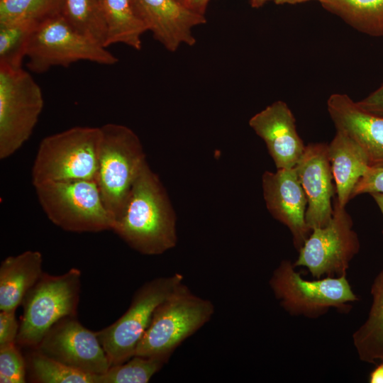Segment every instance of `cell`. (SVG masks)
<instances>
[{"instance_id": "obj_33", "label": "cell", "mask_w": 383, "mask_h": 383, "mask_svg": "<svg viewBox=\"0 0 383 383\" xmlns=\"http://www.w3.org/2000/svg\"><path fill=\"white\" fill-rule=\"evenodd\" d=\"M369 382L370 383H383V362H379L370 373Z\"/></svg>"}, {"instance_id": "obj_4", "label": "cell", "mask_w": 383, "mask_h": 383, "mask_svg": "<svg viewBox=\"0 0 383 383\" xmlns=\"http://www.w3.org/2000/svg\"><path fill=\"white\" fill-rule=\"evenodd\" d=\"M100 128L77 126L43 138L32 167V182L96 179Z\"/></svg>"}, {"instance_id": "obj_34", "label": "cell", "mask_w": 383, "mask_h": 383, "mask_svg": "<svg viewBox=\"0 0 383 383\" xmlns=\"http://www.w3.org/2000/svg\"><path fill=\"white\" fill-rule=\"evenodd\" d=\"M270 0H250V4L254 8H259ZM311 0H274L277 4H295Z\"/></svg>"}, {"instance_id": "obj_8", "label": "cell", "mask_w": 383, "mask_h": 383, "mask_svg": "<svg viewBox=\"0 0 383 383\" xmlns=\"http://www.w3.org/2000/svg\"><path fill=\"white\" fill-rule=\"evenodd\" d=\"M26 57L35 73H44L56 66L67 67L79 61L113 65L118 59L106 47L72 27L58 14L36 25L30 36Z\"/></svg>"}, {"instance_id": "obj_18", "label": "cell", "mask_w": 383, "mask_h": 383, "mask_svg": "<svg viewBox=\"0 0 383 383\" xmlns=\"http://www.w3.org/2000/svg\"><path fill=\"white\" fill-rule=\"evenodd\" d=\"M328 155L337 195L334 201L345 208L354 187L370 167L367 157L353 139L337 130L328 144Z\"/></svg>"}, {"instance_id": "obj_24", "label": "cell", "mask_w": 383, "mask_h": 383, "mask_svg": "<svg viewBox=\"0 0 383 383\" xmlns=\"http://www.w3.org/2000/svg\"><path fill=\"white\" fill-rule=\"evenodd\" d=\"M32 380L40 383H98L96 374L86 372L34 349L28 363Z\"/></svg>"}, {"instance_id": "obj_29", "label": "cell", "mask_w": 383, "mask_h": 383, "mask_svg": "<svg viewBox=\"0 0 383 383\" xmlns=\"http://www.w3.org/2000/svg\"><path fill=\"white\" fill-rule=\"evenodd\" d=\"M372 193L383 194V167H370L354 187L351 199L360 194Z\"/></svg>"}, {"instance_id": "obj_19", "label": "cell", "mask_w": 383, "mask_h": 383, "mask_svg": "<svg viewBox=\"0 0 383 383\" xmlns=\"http://www.w3.org/2000/svg\"><path fill=\"white\" fill-rule=\"evenodd\" d=\"M43 274V256L38 251L5 258L0 265V311H16Z\"/></svg>"}, {"instance_id": "obj_15", "label": "cell", "mask_w": 383, "mask_h": 383, "mask_svg": "<svg viewBox=\"0 0 383 383\" xmlns=\"http://www.w3.org/2000/svg\"><path fill=\"white\" fill-rule=\"evenodd\" d=\"M136 11L147 30L164 48L175 52L182 45L196 43L193 29L206 23L197 13L178 0H133Z\"/></svg>"}, {"instance_id": "obj_35", "label": "cell", "mask_w": 383, "mask_h": 383, "mask_svg": "<svg viewBox=\"0 0 383 383\" xmlns=\"http://www.w3.org/2000/svg\"><path fill=\"white\" fill-rule=\"evenodd\" d=\"M374 201L376 202L377 205L378 206L380 211L382 212L383 215V194L382 193H372L370 194ZM382 235H383V231H382Z\"/></svg>"}, {"instance_id": "obj_16", "label": "cell", "mask_w": 383, "mask_h": 383, "mask_svg": "<svg viewBox=\"0 0 383 383\" xmlns=\"http://www.w3.org/2000/svg\"><path fill=\"white\" fill-rule=\"evenodd\" d=\"M249 126L266 144L277 169L295 167L305 145L299 135L295 118L283 101H276L255 114Z\"/></svg>"}, {"instance_id": "obj_23", "label": "cell", "mask_w": 383, "mask_h": 383, "mask_svg": "<svg viewBox=\"0 0 383 383\" xmlns=\"http://www.w3.org/2000/svg\"><path fill=\"white\" fill-rule=\"evenodd\" d=\"M60 14L77 31L106 47L107 26L101 0H62Z\"/></svg>"}, {"instance_id": "obj_10", "label": "cell", "mask_w": 383, "mask_h": 383, "mask_svg": "<svg viewBox=\"0 0 383 383\" xmlns=\"http://www.w3.org/2000/svg\"><path fill=\"white\" fill-rule=\"evenodd\" d=\"M44 106L30 74L0 66V158L13 155L29 138Z\"/></svg>"}, {"instance_id": "obj_26", "label": "cell", "mask_w": 383, "mask_h": 383, "mask_svg": "<svg viewBox=\"0 0 383 383\" xmlns=\"http://www.w3.org/2000/svg\"><path fill=\"white\" fill-rule=\"evenodd\" d=\"M165 363L157 358L135 355L99 375L98 383H147Z\"/></svg>"}, {"instance_id": "obj_27", "label": "cell", "mask_w": 383, "mask_h": 383, "mask_svg": "<svg viewBox=\"0 0 383 383\" xmlns=\"http://www.w3.org/2000/svg\"><path fill=\"white\" fill-rule=\"evenodd\" d=\"M62 0H0V25L29 21L39 23L60 14Z\"/></svg>"}, {"instance_id": "obj_12", "label": "cell", "mask_w": 383, "mask_h": 383, "mask_svg": "<svg viewBox=\"0 0 383 383\" xmlns=\"http://www.w3.org/2000/svg\"><path fill=\"white\" fill-rule=\"evenodd\" d=\"M34 349L72 367L96 375L104 374L111 367L96 333L82 326L76 316L58 321Z\"/></svg>"}, {"instance_id": "obj_14", "label": "cell", "mask_w": 383, "mask_h": 383, "mask_svg": "<svg viewBox=\"0 0 383 383\" xmlns=\"http://www.w3.org/2000/svg\"><path fill=\"white\" fill-rule=\"evenodd\" d=\"M307 200L306 222L312 230L331 221L335 193L328 155V144L309 143L294 167Z\"/></svg>"}, {"instance_id": "obj_11", "label": "cell", "mask_w": 383, "mask_h": 383, "mask_svg": "<svg viewBox=\"0 0 383 383\" xmlns=\"http://www.w3.org/2000/svg\"><path fill=\"white\" fill-rule=\"evenodd\" d=\"M353 220L345 208L335 201L331 221L311 230L298 250L295 267H304L315 279L340 277L347 270L360 250V240L353 228Z\"/></svg>"}, {"instance_id": "obj_17", "label": "cell", "mask_w": 383, "mask_h": 383, "mask_svg": "<svg viewBox=\"0 0 383 383\" xmlns=\"http://www.w3.org/2000/svg\"><path fill=\"white\" fill-rule=\"evenodd\" d=\"M327 109L336 130L363 150L370 167H383V118L363 110L345 94H331Z\"/></svg>"}, {"instance_id": "obj_31", "label": "cell", "mask_w": 383, "mask_h": 383, "mask_svg": "<svg viewBox=\"0 0 383 383\" xmlns=\"http://www.w3.org/2000/svg\"><path fill=\"white\" fill-rule=\"evenodd\" d=\"M357 104L363 110L383 118V84Z\"/></svg>"}, {"instance_id": "obj_13", "label": "cell", "mask_w": 383, "mask_h": 383, "mask_svg": "<svg viewBox=\"0 0 383 383\" xmlns=\"http://www.w3.org/2000/svg\"><path fill=\"white\" fill-rule=\"evenodd\" d=\"M262 185L266 206L271 215L286 226L292 235L293 244L299 250L309 237L305 214L307 200L294 167L266 171Z\"/></svg>"}, {"instance_id": "obj_7", "label": "cell", "mask_w": 383, "mask_h": 383, "mask_svg": "<svg viewBox=\"0 0 383 383\" xmlns=\"http://www.w3.org/2000/svg\"><path fill=\"white\" fill-rule=\"evenodd\" d=\"M295 267L291 260H282L269 281L275 298L289 314L317 318L333 308L345 311L358 300L347 274L308 280Z\"/></svg>"}, {"instance_id": "obj_2", "label": "cell", "mask_w": 383, "mask_h": 383, "mask_svg": "<svg viewBox=\"0 0 383 383\" xmlns=\"http://www.w3.org/2000/svg\"><path fill=\"white\" fill-rule=\"evenodd\" d=\"M213 304L182 283L155 310L135 355L166 363L174 351L213 316Z\"/></svg>"}, {"instance_id": "obj_36", "label": "cell", "mask_w": 383, "mask_h": 383, "mask_svg": "<svg viewBox=\"0 0 383 383\" xmlns=\"http://www.w3.org/2000/svg\"><path fill=\"white\" fill-rule=\"evenodd\" d=\"M179 1H180L181 3L185 4V1L186 0H178Z\"/></svg>"}, {"instance_id": "obj_28", "label": "cell", "mask_w": 383, "mask_h": 383, "mask_svg": "<svg viewBox=\"0 0 383 383\" xmlns=\"http://www.w3.org/2000/svg\"><path fill=\"white\" fill-rule=\"evenodd\" d=\"M16 343L0 346V382H26V365Z\"/></svg>"}, {"instance_id": "obj_9", "label": "cell", "mask_w": 383, "mask_h": 383, "mask_svg": "<svg viewBox=\"0 0 383 383\" xmlns=\"http://www.w3.org/2000/svg\"><path fill=\"white\" fill-rule=\"evenodd\" d=\"M183 282L184 277L179 273L145 282L135 292L127 311L114 323L96 332L111 366L135 355L155 310Z\"/></svg>"}, {"instance_id": "obj_25", "label": "cell", "mask_w": 383, "mask_h": 383, "mask_svg": "<svg viewBox=\"0 0 383 383\" xmlns=\"http://www.w3.org/2000/svg\"><path fill=\"white\" fill-rule=\"evenodd\" d=\"M37 22L23 21L0 25V66L22 68Z\"/></svg>"}, {"instance_id": "obj_22", "label": "cell", "mask_w": 383, "mask_h": 383, "mask_svg": "<svg viewBox=\"0 0 383 383\" xmlns=\"http://www.w3.org/2000/svg\"><path fill=\"white\" fill-rule=\"evenodd\" d=\"M360 32L383 37V0H316Z\"/></svg>"}, {"instance_id": "obj_32", "label": "cell", "mask_w": 383, "mask_h": 383, "mask_svg": "<svg viewBox=\"0 0 383 383\" xmlns=\"http://www.w3.org/2000/svg\"><path fill=\"white\" fill-rule=\"evenodd\" d=\"M209 1L210 0H186L185 5L190 9L204 15Z\"/></svg>"}, {"instance_id": "obj_21", "label": "cell", "mask_w": 383, "mask_h": 383, "mask_svg": "<svg viewBox=\"0 0 383 383\" xmlns=\"http://www.w3.org/2000/svg\"><path fill=\"white\" fill-rule=\"evenodd\" d=\"M101 1L107 26L106 47L122 43L140 50L141 37L148 30L136 11L133 0Z\"/></svg>"}, {"instance_id": "obj_6", "label": "cell", "mask_w": 383, "mask_h": 383, "mask_svg": "<svg viewBox=\"0 0 383 383\" xmlns=\"http://www.w3.org/2000/svg\"><path fill=\"white\" fill-rule=\"evenodd\" d=\"M81 272L71 268L60 275L43 272L21 303L23 315L16 343L35 348L60 319L76 316L81 287Z\"/></svg>"}, {"instance_id": "obj_20", "label": "cell", "mask_w": 383, "mask_h": 383, "mask_svg": "<svg viewBox=\"0 0 383 383\" xmlns=\"http://www.w3.org/2000/svg\"><path fill=\"white\" fill-rule=\"evenodd\" d=\"M372 304L365 322L353 333V343L360 360L383 362V268L372 282Z\"/></svg>"}, {"instance_id": "obj_3", "label": "cell", "mask_w": 383, "mask_h": 383, "mask_svg": "<svg viewBox=\"0 0 383 383\" xmlns=\"http://www.w3.org/2000/svg\"><path fill=\"white\" fill-rule=\"evenodd\" d=\"M96 182L114 221L122 213L132 187L147 162L138 136L117 123L101 127Z\"/></svg>"}, {"instance_id": "obj_30", "label": "cell", "mask_w": 383, "mask_h": 383, "mask_svg": "<svg viewBox=\"0 0 383 383\" xmlns=\"http://www.w3.org/2000/svg\"><path fill=\"white\" fill-rule=\"evenodd\" d=\"M16 311H0V346L16 343L19 323Z\"/></svg>"}, {"instance_id": "obj_5", "label": "cell", "mask_w": 383, "mask_h": 383, "mask_svg": "<svg viewBox=\"0 0 383 383\" xmlns=\"http://www.w3.org/2000/svg\"><path fill=\"white\" fill-rule=\"evenodd\" d=\"M34 187L48 218L62 229L76 233L112 229L113 219L96 179L50 181Z\"/></svg>"}, {"instance_id": "obj_1", "label": "cell", "mask_w": 383, "mask_h": 383, "mask_svg": "<svg viewBox=\"0 0 383 383\" xmlns=\"http://www.w3.org/2000/svg\"><path fill=\"white\" fill-rule=\"evenodd\" d=\"M129 246L147 255H161L177 241L176 218L166 192L146 162L122 213L111 229Z\"/></svg>"}]
</instances>
